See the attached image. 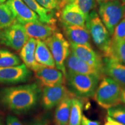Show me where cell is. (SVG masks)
I'll use <instances>...</instances> for the list:
<instances>
[{
	"instance_id": "obj_21",
	"label": "cell",
	"mask_w": 125,
	"mask_h": 125,
	"mask_svg": "<svg viewBox=\"0 0 125 125\" xmlns=\"http://www.w3.org/2000/svg\"><path fill=\"white\" fill-rule=\"evenodd\" d=\"M31 10L37 14L41 21L48 24H55L56 20L53 17L52 10L45 9L36 0H22Z\"/></svg>"
},
{
	"instance_id": "obj_18",
	"label": "cell",
	"mask_w": 125,
	"mask_h": 125,
	"mask_svg": "<svg viewBox=\"0 0 125 125\" xmlns=\"http://www.w3.org/2000/svg\"><path fill=\"white\" fill-rule=\"evenodd\" d=\"M37 40L30 38L27 42L21 48L20 52V57L23 61L24 64L29 69L35 72L44 65H41L35 60V51Z\"/></svg>"
},
{
	"instance_id": "obj_10",
	"label": "cell",
	"mask_w": 125,
	"mask_h": 125,
	"mask_svg": "<svg viewBox=\"0 0 125 125\" xmlns=\"http://www.w3.org/2000/svg\"><path fill=\"white\" fill-rule=\"evenodd\" d=\"M6 4L10 9L17 21L20 24L41 21L38 15L31 10L22 0H8Z\"/></svg>"
},
{
	"instance_id": "obj_29",
	"label": "cell",
	"mask_w": 125,
	"mask_h": 125,
	"mask_svg": "<svg viewBox=\"0 0 125 125\" xmlns=\"http://www.w3.org/2000/svg\"><path fill=\"white\" fill-rule=\"evenodd\" d=\"M41 7L50 10L59 8L60 0H36Z\"/></svg>"
},
{
	"instance_id": "obj_5",
	"label": "cell",
	"mask_w": 125,
	"mask_h": 125,
	"mask_svg": "<svg viewBox=\"0 0 125 125\" xmlns=\"http://www.w3.org/2000/svg\"><path fill=\"white\" fill-rule=\"evenodd\" d=\"M51 51L55 65L66 78L65 61L70 53V44L61 32L56 31L43 41Z\"/></svg>"
},
{
	"instance_id": "obj_2",
	"label": "cell",
	"mask_w": 125,
	"mask_h": 125,
	"mask_svg": "<svg viewBox=\"0 0 125 125\" xmlns=\"http://www.w3.org/2000/svg\"><path fill=\"white\" fill-rule=\"evenodd\" d=\"M85 24L95 45L104 53L105 57H110L112 50L111 35L95 10L90 12Z\"/></svg>"
},
{
	"instance_id": "obj_27",
	"label": "cell",
	"mask_w": 125,
	"mask_h": 125,
	"mask_svg": "<svg viewBox=\"0 0 125 125\" xmlns=\"http://www.w3.org/2000/svg\"><path fill=\"white\" fill-rule=\"evenodd\" d=\"M72 4L76 6L87 18L96 5V0H74Z\"/></svg>"
},
{
	"instance_id": "obj_6",
	"label": "cell",
	"mask_w": 125,
	"mask_h": 125,
	"mask_svg": "<svg viewBox=\"0 0 125 125\" xmlns=\"http://www.w3.org/2000/svg\"><path fill=\"white\" fill-rule=\"evenodd\" d=\"M98 13L111 35L125 15V4L119 0L100 3Z\"/></svg>"
},
{
	"instance_id": "obj_34",
	"label": "cell",
	"mask_w": 125,
	"mask_h": 125,
	"mask_svg": "<svg viewBox=\"0 0 125 125\" xmlns=\"http://www.w3.org/2000/svg\"><path fill=\"white\" fill-rule=\"evenodd\" d=\"M121 101L125 104V87H122L121 93Z\"/></svg>"
},
{
	"instance_id": "obj_9",
	"label": "cell",
	"mask_w": 125,
	"mask_h": 125,
	"mask_svg": "<svg viewBox=\"0 0 125 125\" xmlns=\"http://www.w3.org/2000/svg\"><path fill=\"white\" fill-rule=\"evenodd\" d=\"M71 52L78 58L104 73V62L101 57L92 49L86 45L70 43Z\"/></svg>"
},
{
	"instance_id": "obj_32",
	"label": "cell",
	"mask_w": 125,
	"mask_h": 125,
	"mask_svg": "<svg viewBox=\"0 0 125 125\" xmlns=\"http://www.w3.org/2000/svg\"><path fill=\"white\" fill-rule=\"evenodd\" d=\"M104 125H125L123 124H122V123L118 122L115 121V120L112 119L111 118L108 116L107 118V121Z\"/></svg>"
},
{
	"instance_id": "obj_15",
	"label": "cell",
	"mask_w": 125,
	"mask_h": 125,
	"mask_svg": "<svg viewBox=\"0 0 125 125\" xmlns=\"http://www.w3.org/2000/svg\"><path fill=\"white\" fill-rule=\"evenodd\" d=\"M104 73L122 87H125V64L111 57H105Z\"/></svg>"
},
{
	"instance_id": "obj_17",
	"label": "cell",
	"mask_w": 125,
	"mask_h": 125,
	"mask_svg": "<svg viewBox=\"0 0 125 125\" xmlns=\"http://www.w3.org/2000/svg\"><path fill=\"white\" fill-rule=\"evenodd\" d=\"M65 65H66L68 71L82 74L92 75L99 79L102 77L103 74L96 68L78 58L72 52L67 57Z\"/></svg>"
},
{
	"instance_id": "obj_8",
	"label": "cell",
	"mask_w": 125,
	"mask_h": 125,
	"mask_svg": "<svg viewBox=\"0 0 125 125\" xmlns=\"http://www.w3.org/2000/svg\"><path fill=\"white\" fill-rule=\"evenodd\" d=\"M31 71L23 64L15 66L0 67V83L16 84L25 82L31 76Z\"/></svg>"
},
{
	"instance_id": "obj_11",
	"label": "cell",
	"mask_w": 125,
	"mask_h": 125,
	"mask_svg": "<svg viewBox=\"0 0 125 125\" xmlns=\"http://www.w3.org/2000/svg\"><path fill=\"white\" fill-rule=\"evenodd\" d=\"M35 75L43 86H56L64 85L65 82V76L62 71L55 68L42 66L35 71Z\"/></svg>"
},
{
	"instance_id": "obj_25",
	"label": "cell",
	"mask_w": 125,
	"mask_h": 125,
	"mask_svg": "<svg viewBox=\"0 0 125 125\" xmlns=\"http://www.w3.org/2000/svg\"><path fill=\"white\" fill-rule=\"evenodd\" d=\"M107 114L112 119L125 125V107L117 105L107 109Z\"/></svg>"
},
{
	"instance_id": "obj_16",
	"label": "cell",
	"mask_w": 125,
	"mask_h": 125,
	"mask_svg": "<svg viewBox=\"0 0 125 125\" xmlns=\"http://www.w3.org/2000/svg\"><path fill=\"white\" fill-rule=\"evenodd\" d=\"M60 18L62 24L84 26L87 17L76 6L71 3L62 9Z\"/></svg>"
},
{
	"instance_id": "obj_33",
	"label": "cell",
	"mask_w": 125,
	"mask_h": 125,
	"mask_svg": "<svg viewBox=\"0 0 125 125\" xmlns=\"http://www.w3.org/2000/svg\"><path fill=\"white\" fill-rule=\"evenodd\" d=\"M74 0H62L60 1V5H59V8H62L64 7L68 4H71L74 1Z\"/></svg>"
},
{
	"instance_id": "obj_23",
	"label": "cell",
	"mask_w": 125,
	"mask_h": 125,
	"mask_svg": "<svg viewBox=\"0 0 125 125\" xmlns=\"http://www.w3.org/2000/svg\"><path fill=\"white\" fill-rule=\"evenodd\" d=\"M18 22L8 6L0 4V29H4Z\"/></svg>"
},
{
	"instance_id": "obj_28",
	"label": "cell",
	"mask_w": 125,
	"mask_h": 125,
	"mask_svg": "<svg viewBox=\"0 0 125 125\" xmlns=\"http://www.w3.org/2000/svg\"><path fill=\"white\" fill-rule=\"evenodd\" d=\"M112 36V43L125 41V19L122 20L115 27Z\"/></svg>"
},
{
	"instance_id": "obj_12",
	"label": "cell",
	"mask_w": 125,
	"mask_h": 125,
	"mask_svg": "<svg viewBox=\"0 0 125 125\" xmlns=\"http://www.w3.org/2000/svg\"><path fill=\"white\" fill-rule=\"evenodd\" d=\"M68 93L64 85L56 86H44L42 94V103L43 108L47 110L52 109L60 103Z\"/></svg>"
},
{
	"instance_id": "obj_14",
	"label": "cell",
	"mask_w": 125,
	"mask_h": 125,
	"mask_svg": "<svg viewBox=\"0 0 125 125\" xmlns=\"http://www.w3.org/2000/svg\"><path fill=\"white\" fill-rule=\"evenodd\" d=\"M62 25L64 33L70 43L92 47L90 44V35L86 26Z\"/></svg>"
},
{
	"instance_id": "obj_24",
	"label": "cell",
	"mask_w": 125,
	"mask_h": 125,
	"mask_svg": "<svg viewBox=\"0 0 125 125\" xmlns=\"http://www.w3.org/2000/svg\"><path fill=\"white\" fill-rule=\"evenodd\" d=\"M21 64L20 59L11 52L0 49V67L15 66Z\"/></svg>"
},
{
	"instance_id": "obj_4",
	"label": "cell",
	"mask_w": 125,
	"mask_h": 125,
	"mask_svg": "<svg viewBox=\"0 0 125 125\" xmlns=\"http://www.w3.org/2000/svg\"><path fill=\"white\" fill-rule=\"evenodd\" d=\"M65 79L71 91L84 98L94 96L98 87L99 78L92 75L82 74L68 71Z\"/></svg>"
},
{
	"instance_id": "obj_22",
	"label": "cell",
	"mask_w": 125,
	"mask_h": 125,
	"mask_svg": "<svg viewBox=\"0 0 125 125\" xmlns=\"http://www.w3.org/2000/svg\"><path fill=\"white\" fill-rule=\"evenodd\" d=\"M83 104L78 98H72L71 111L68 125H81Z\"/></svg>"
},
{
	"instance_id": "obj_35",
	"label": "cell",
	"mask_w": 125,
	"mask_h": 125,
	"mask_svg": "<svg viewBox=\"0 0 125 125\" xmlns=\"http://www.w3.org/2000/svg\"><path fill=\"white\" fill-rule=\"evenodd\" d=\"M115 1V0H97L98 2L101 3L103 2H107V1ZM123 1V3L125 2V0H122Z\"/></svg>"
},
{
	"instance_id": "obj_38",
	"label": "cell",
	"mask_w": 125,
	"mask_h": 125,
	"mask_svg": "<svg viewBox=\"0 0 125 125\" xmlns=\"http://www.w3.org/2000/svg\"><path fill=\"white\" fill-rule=\"evenodd\" d=\"M0 125H3L2 122V121H1V119H0Z\"/></svg>"
},
{
	"instance_id": "obj_1",
	"label": "cell",
	"mask_w": 125,
	"mask_h": 125,
	"mask_svg": "<svg viewBox=\"0 0 125 125\" xmlns=\"http://www.w3.org/2000/svg\"><path fill=\"white\" fill-rule=\"evenodd\" d=\"M40 96L41 90L37 84H26L2 89L0 102L15 113H23L35 107Z\"/></svg>"
},
{
	"instance_id": "obj_37",
	"label": "cell",
	"mask_w": 125,
	"mask_h": 125,
	"mask_svg": "<svg viewBox=\"0 0 125 125\" xmlns=\"http://www.w3.org/2000/svg\"><path fill=\"white\" fill-rule=\"evenodd\" d=\"M8 0H0V4H4V2H7Z\"/></svg>"
},
{
	"instance_id": "obj_19",
	"label": "cell",
	"mask_w": 125,
	"mask_h": 125,
	"mask_svg": "<svg viewBox=\"0 0 125 125\" xmlns=\"http://www.w3.org/2000/svg\"><path fill=\"white\" fill-rule=\"evenodd\" d=\"M73 97V96L68 92L65 97L57 105L54 117L55 125H68Z\"/></svg>"
},
{
	"instance_id": "obj_36",
	"label": "cell",
	"mask_w": 125,
	"mask_h": 125,
	"mask_svg": "<svg viewBox=\"0 0 125 125\" xmlns=\"http://www.w3.org/2000/svg\"><path fill=\"white\" fill-rule=\"evenodd\" d=\"M31 125H45V123H43V122H36Z\"/></svg>"
},
{
	"instance_id": "obj_7",
	"label": "cell",
	"mask_w": 125,
	"mask_h": 125,
	"mask_svg": "<svg viewBox=\"0 0 125 125\" xmlns=\"http://www.w3.org/2000/svg\"><path fill=\"white\" fill-rule=\"evenodd\" d=\"M29 38L23 25L18 22L0 29V43L16 51L21 49Z\"/></svg>"
},
{
	"instance_id": "obj_3",
	"label": "cell",
	"mask_w": 125,
	"mask_h": 125,
	"mask_svg": "<svg viewBox=\"0 0 125 125\" xmlns=\"http://www.w3.org/2000/svg\"><path fill=\"white\" fill-rule=\"evenodd\" d=\"M122 87L109 77L103 78L94 94L97 103L105 109L110 108L121 103Z\"/></svg>"
},
{
	"instance_id": "obj_20",
	"label": "cell",
	"mask_w": 125,
	"mask_h": 125,
	"mask_svg": "<svg viewBox=\"0 0 125 125\" xmlns=\"http://www.w3.org/2000/svg\"><path fill=\"white\" fill-rule=\"evenodd\" d=\"M35 57L36 61L41 65L52 68L56 67L52 54L43 41L37 40Z\"/></svg>"
},
{
	"instance_id": "obj_30",
	"label": "cell",
	"mask_w": 125,
	"mask_h": 125,
	"mask_svg": "<svg viewBox=\"0 0 125 125\" xmlns=\"http://www.w3.org/2000/svg\"><path fill=\"white\" fill-rule=\"evenodd\" d=\"M7 125H23L16 117L9 115L6 120Z\"/></svg>"
},
{
	"instance_id": "obj_13",
	"label": "cell",
	"mask_w": 125,
	"mask_h": 125,
	"mask_svg": "<svg viewBox=\"0 0 125 125\" xmlns=\"http://www.w3.org/2000/svg\"><path fill=\"white\" fill-rule=\"evenodd\" d=\"M29 38L45 41L56 32L55 24H48L41 21H32L22 24Z\"/></svg>"
},
{
	"instance_id": "obj_39",
	"label": "cell",
	"mask_w": 125,
	"mask_h": 125,
	"mask_svg": "<svg viewBox=\"0 0 125 125\" xmlns=\"http://www.w3.org/2000/svg\"><path fill=\"white\" fill-rule=\"evenodd\" d=\"M124 4H125V15H124V16L125 17V2L124 3Z\"/></svg>"
},
{
	"instance_id": "obj_31",
	"label": "cell",
	"mask_w": 125,
	"mask_h": 125,
	"mask_svg": "<svg viewBox=\"0 0 125 125\" xmlns=\"http://www.w3.org/2000/svg\"><path fill=\"white\" fill-rule=\"evenodd\" d=\"M81 125H100V123L98 121L90 120L85 115H83Z\"/></svg>"
},
{
	"instance_id": "obj_26",
	"label": "cell",
	"mask_w": 125,
	"mask_h": 125,
	"mask_svg": "<svg viewBox=\"0 0 125 125\" xmlns=\"http://www.w3.org/2000/svg\"><path fill=\"white\" fill-rule=\"evenodd\" d=\"M109 57L116 59L125 64V41L112 43L111 54Z\"/></svg>"
}]
</instances>
